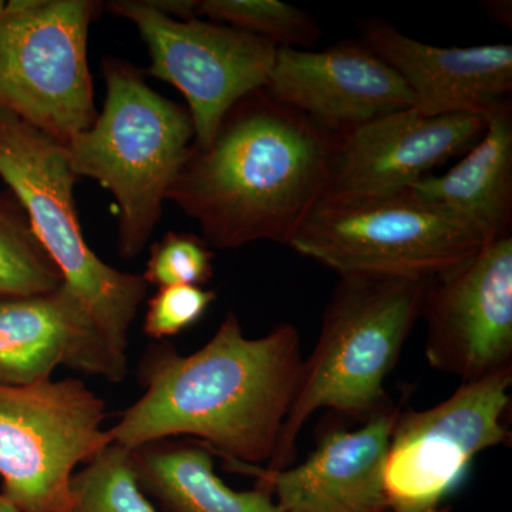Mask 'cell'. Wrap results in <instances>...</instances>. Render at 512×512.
<instances>
[{
	"instance_id": "cell-1",
	"label": "cell",
	"mask_w": 512,
	"mask_h": 512,
	"mask_svg": "<svg viewBox=\"0 0 512 512\" xmlns=\"http://www.w3.org/2000/svg\"><path fill=\"white\" fill-rule=\"evenodd\" d=\"M301 366L295 326L281 323L251 339L229 312L191 355L167 342L147 349L137 370L144 394L107 437L127 450L192 437L222 460L262 466L278 446Z\"/></svg>"
},
{
	"instance_id": "cell-2",
	"label": "cell",
	"mask_w": 512,
	"mask_h": 512,
	"mask_svg": "<svg viewBox=\"0 0 512 512\" xmlns=\"http://www.w3.org/2000/svg\"><path fill=\"white\" fill-rule=\"evenodd\" d=\"M340 143L264 87L228 111L210 146L192 144L167 200L200 224L208 247H289L328 192Z\"/></svg>"
},
{
	"instance_id": "cell-3",
	"label": "cell",
	"mask_w": 512,
	"mask_h": 512,
	"mask_svg": "<svg viewBox=\"0 0 512 512\" xmlns=\"http://www.w3.org/2000/svg\"><path fill=\"white\" fill-rule=\"evenodd\" d=\"M318 342L302 360L295 396L269 470L295 463L296 441L319 410L367 421L393 406L384 384L420 320L430 281L339 276Z\"/></svg>"
},
{
	"instance_id": "cell-4",
	"label": "cell",
	"mask_w": 512,
	"mask_h": 512,
	"mask_svg": "<svg viewBox=\"0 0 512 512\" xmlns=\"http://www.w3.org/2000/svg\"><path fill=\"white\" fill-rule=\"evenodd\" d=\"M106 100L83 133L64 144L76 177L96 180L119 205V252H143L163 202L194 143V124L180 104L154 92L133 64L101 63Z\"/></svg>"
},
{
	"instance_id": "cell-5",
	"label": "cell",
	"mask_w": 512,
	"mask_h": 512,
	"mask_svg": "<svg viewBox=\"0 0 512 512\" xmlns=\"http://www.w3.org/2000/svg\"><path fill=\"white\" fill-rule=\"evenodd\" d=\"M485 244L477 228L410 187L323 198L289 247L339 276L434 281L470 264Z\"/></svg>"
},
{
	"instance_id": "cell-6",
	"label": "cell",
	"mask_w": 512,
	"mask_h": 512,
	"mask_svg": "<svg viewBox=\"0 0 512 512\" xmlns=\"http://www.w3.org/2000/svg\"><path fill=\"white\" fill-rule=\"evenodd\" d=\"M0 178L28 214L63 284L82 299L110 348L127 357L128 332L148 285L143 276L107 265L87 245L74 205L77 177L63 144L0 110Z\"/></svg>"
},
{
	"instance_id": "cell-7",
	"label": "cell",
	"mask_w": 512,
	"mask_h": 512,
	"mask_svg": "<svg viewBox=\"0 0 512 512\" xmlns=\"http://www.w3.org/2000/svg\"><path fill=\"white\" fill-rule=\"evenodd\" d=\"M99 5L0 0V110L63 146L97 117L87 37Z\"/></svg>"
},
{
	"instance_id": "cell-8",
	"label": "cell",
	"mask_w": 512,
	"mask_h": 512,
	"mask_svg": "<svg viewBox=\"0 0 512 512\" xmlns=\"http://www.w3.org/2000/svg\"><path fill=\"white\" fill-rule=\"evenodd\" d=\"M106 403L79 379L0 383V494L18 512L72 511V480L107 444Z\"/></svg>"
},
{
	"instance_id": "cell-9",
	"label": "cell",
	"mask_w": 512,
	"mask_h": 512,
	"mask_svg": "<svg viewBox=\"0 0 512 512\" xmlns=\"http://www.w3.org/2000/svg\"><path fill=\"white\" fill-rule=\"evenodd\" d=\"M512 369L461 383L447 400L421 412H399L383 468L387 510L424 512L440 507L474 458L507 444Z\"/></svg>"
},
{
	"instance_id": "cell-10",
	"label": "cell",
	"mask_w": 512,
	"mask_h": 512,
	"mask_svg": "<svg viewBox=\"0 0 512 512\" xmlns=\"http://www.w3.org/2000/svg\"><path fill=\"white\" fill-rule=\"evenodd\" d=\"M107 6L143 37L150 55L147 73L187 100L194 146H210L228 111L268 83L278 49L264 39L210 20L174 19L147 0Z\"/></svg>"
},
{
	"instance_id": "cell-11",
	"label": "cell",
	"mask_w": 512,
	"mask_h": 512,
	"mask_svg": "<svg viewBox=\"0 0 512 512\" xmlns=\"http://www.w3.org/2000/svg\"><path fill=\"white\" fill-rule=\"evenodd\" d=\"M420 320L429 365L461 383L512 369V235L427 285Z\"/></svg>"
},
{
	"instance_id": "cell-12",
	"label": "cell",
	"mask_w": 512,
	"mask_h": 512,
	"mask_svg": "<svg viewBox=\"0 0 512 512\" xmlns=\"http://www.w3.org/2000/svg\"><path fill=\"white\" fill-rule=\"evenodd\" d=\"M265 89L340 137L387 114L414 107L402 77L362 40L322 50H276Z\"/></svg>"
},
{
	"instance_id": "cell-13",
	"label": "cell",
	"mask_w": 512,
	"mask_h": 512,
	"mask_svg": "<svg viewBox=\"0 0 512 512\" xmlns=\"http://www.w3.org/2000/svg\"><path fill=\"white\" fill-rule=\"evenodd\" d=\"M477 114L429 116L410 107L370 121L342 137L323 198H366L412 187L480 140Z\"/></svg>"
},
{
	"instance_id": "cell-14",
	"label": "cell",
	"mask_w": 512,
	"mask_h": 512,
	"mask_svg": "<svg viewBox=\"0 0 512 512\" xmlns=\"http://www.w3.org/2000/svg\"><path fill=\"white\" fill-rule=\"evenodd\" d=\"M399 407L365 421L360 429L333 427L308 460L269 470L225 458V470L255 478L285 512H384L383 468Z\"/></svg>"
},
{
	"instance_id": "cell-15",
	"label": "cell",
	"mask_w": 512,
	"mask_h": 512,
	"mask_svg": "<svg viewBox=\"0 0 512 512\" xmlns=\"http://www.w3.org/2000/svg\"><path fill=\"white\" fill-rule=\"evenodd\" d=\"M59 366L123 382L127 357L110 348L87 306L67 285L0 298V383L46 382Z\"/></svg>"
},
{
	"instance_id": "cell-16",
	"label": "cell",
	"mask_w": 512,
	"mask_h": 512,
	"mask_svg": "<svg viewBox=\"0 0 512 512\" xmlns=\"http://www.w3.org/2000/svg\"><path fill=\"white\" fill-rule=\"evenodd\" d=\"M363 45L389 64L409 87L414 109L429 116L488 114L510 99L512 46L427 45L380 19L366 20Z\"/></svg>"
},
{
	"instance_id": "cell-17",
	"label": "cell",
	"mask_w": 512,
	"mask_h": 512,
	"mask_svg": "<svg viewBox=\"0 0 512 512\" xmlns=\"http://www.w3.org/2000/svg\"><path fill=\"white\" fill-rule=\"evenodd\" d=\"M480 140L443 175H427L413 190L454 212L485 241L510 237L512 227V106L488 114Z\"/></svg>"
},
{
	"instance_id": "cell-18",
	"label": "cell",
	"mask_w": 512,
	"mask_h": 512,
	"mask_svg": "<svg viewBox=\"0 0 512 512\" xmlns=\"http://www.w3.org/2000/svg\"><path fill=\"white\" fill-rule=\"evenodd\" d=\"M138 485L164 512H285L268 491H235L215 473L214 453L194 440L131 450Z\"/></svg>"
},
{
	"instance_id": "cell-19",
	"label": "cell",
	"mask_w": 512,
	"mask_h": 512,
	"mask_svg": "<svg viewBox=\"0 0 512 512\" xmlns=\"http://www.w3.org/2000/svg\"><path fill=\"white\" fill-rule=\"evenodd\" d=\"M197 16L264 39L276 49L311 50L322 36L309 13L281 0H197Z\"/></svg>"
},
{
	"instance_id": "cell-20",
	"label": "cell",
	"mask_w": 512,
	"mask_h": 512,
	"mask_svg": "<svg viewBox=\"0 0 512 512\" xmlns=\"http://www.w3.org/2000/svg\"><path fill=\"white\" fill-rule=\"evenodd\" d=\"M70 512H158L138 485L131 450L107 444L76 471Z\"/></svg>"
},
{
	"instance_id": "cell-21",
	"label": "cell",
	"mask_w": 512,
	"mask_h": 512,
	"mask_svg": "<svg viewBox=\"0 0 512 512\" xmlns=\"http://www.w3.org/2000/svg\"><path fill=\"white\" fill-rule=\"evenodd\" d=\"M62 284V274L29 222L0 204V298L40 295Z\"/></svg>"
},
{
	"instance_id": "cell-22",
	"label": "cell",
	"mask_w": 512,
	"mask_h": 512,
	"mask_svg": "<svg viewBox=\"0 0 512 512\" xmlns=\"http://www.w3.org/2000/svg\"><path fill=\"white\" fill-rule=\"evenodd\" d=\"M214 252L207 242L190 232H167L150 247L146 272L147 285L158 288L175 285L202 286L214 275Z\"/></svg>"
},
{
	"instance_id": "cell-23",
	"label": "cell",
	"mask_w": 512,
	"mask_h": 512,
	"mask_svg": "<svg viewBox=\"0 0 512 512\" xmlns=\"http://www.w3.org/2000/svg\"><path fill=\"white\" fill-rule=\"evenodd\" d=\"M215 299L217 293L202 286H164L148 302L144 332L157 340L180 335L200 322Z\"/></svg>"
},
{
	"instance_id": "cell-24",
	"label": "cell",
	"mask_w": 512,
	"mask_h": 512,
	"mask_svg": "<svg viewBox=\"0 0 512 512\" xmlns=\"http://www.w3.org/2000/svg\"><path fill=\"white\" fill-rule=\"evenodd\" d=\"M0 512H18L2 494H0Z\"/></svg>"
},
{
	"instance_id": "cell-25",
	"label": "cell",
	"mask_w": 512,
	"mask_h": 512,
	"mask_svg": "<svg viewBox=\"0 0 512 512\" xmlns=\"http://www.w3.org/2000/svg\"><path fill=\"white\" fill-rule=\"evenodd\" d=\"M384 512H393V511H384ZM424 512H448L447 508H441V507H437V508H434V510H429V511H424Z\"/></svg>"
}]
</instances>
